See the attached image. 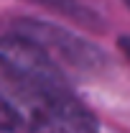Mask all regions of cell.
<instances>
[{"mask_svg":"<svg viewBox=\"0 0 130 133\" xmlns=\"http://www.w3.org/2000/svg\"><path fill=\"white\" fill-rule=\"evenodd\" d=\"M0 72L26 102L28 120L54 113L77 100L56 59L41 44L20 33L0 38Z\"/></svg>","mask_w":130,"mask_h":133,"instance_id":"obj_1","label":"cell"},{"mask_svg":"<svg viewBox=\"0 0 130 133\" xmlns=\"http://www.w3.org/2000/svg\"><path fill=\"white\" fill-rule=\"evenodd\" d=\"M18 33L26 36V38H31V41H36V44H41L51 56L59 54V56L69 59L74 66H89V64H95L99 59V54L92 49L89 44H84L77 36L61 31V28H56V26H49V23L23 21V23L18 26Z\"/></svg>","mask_w":130,"mask_h":133,"instance_id":"obj_2","label":"cell"},{"mask_svg":"<svg viewBox=\"0 0 130 133\" xmlns=\"http://www.w3.org/2000/svg\"><path fill=\"white\" fill-rule=\"evenodd\" d=\"M28 125L31 133H99L95 115L82 105L79 97L49 115L28 120Z\"/></svg>","mask_w":130,"mask_h":133,"instance_id":"obj_3","label":"cell"},{"mask_svg":"<svg viewBox=\"0 0 130 133\" xmlns=\"http://www.w3.org/2000/svg\"><path fill=\"white\" fill-rule=\"evenodd\" d=\"M38 3H44L46 8H54V10H59V13H64V16H69V18H77L82 23L95 21V16H92L87 8L79 5V0H38Z\"/></svg>","mask_w":130,"mask_h":133,"instance_id":"obj_4","label":"cell"},{"mask_svg":"<svg viewBox=\"0 0 130 133\" xmlns=\"http://www.w3.org/2000/svg\"><path fill=\"white\" fill-rule=\"evenodd\" d=\"M20 128V115L18 110L10 105V100L0 92V131L3 133H13Z\"/></svg>","mask_w":130,"mask_h":133,"instance_id":"obj_5","label":"cell"},{"mask_svg":"<svg viewBox=\"0 0 130 133\" xmlns=\"http://www.w3.org/2000/svg\"><path fill=\"white\" fill-rule=\"evenodd\" d=\"M120 44H122V51H125V54H128V56H130V38H122Z\"/></svg>","mask_w":130,"mask_h":133,"instance_id":"obj_6","label":"cell"},{"mask_svg":"<svg viewBox=\"0 0 130 133\" xmlns=\"http://www.w3.org/2000/svg\"><path fill=\"white\" fill-rule=\"evenodd\" d=\"M125 3H128V5H130V0H125Z\"/></svg>","mask_w":130,"mask_h":133,"instance_id":"obj_7","label":"cell"}]
</instances>
